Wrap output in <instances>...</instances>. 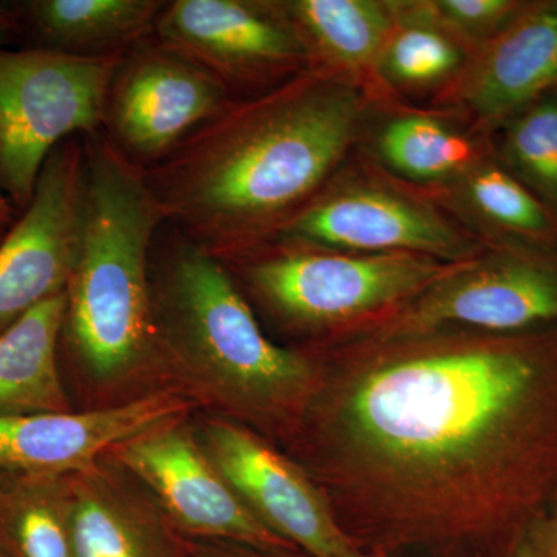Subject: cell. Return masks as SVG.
<instances>
[{
  "label": "cell",
  "instance_id": "30",
  "mask_svg": "<svg viewBox=\"0 0 557 557\" xmlns=\"http://www.w3.org/2000/svg\"><path fill=\"white\" fill-rule=\"evenodd\" d=\"M14 220L0 219V240L5 236L7 231L10 230V226L13 225Z\"/></svg>",
  "mask_w": 557,
  "mask_h": 557
},
{
  "label": "cell",
  "instance_id": "7",
  "mask_svg": "<svg viewBox=\"0 0 557 557\" xmlns=\"http://www.w3.org/2000/svg\"><path fill=\"white\" fill-rule=\"evenodd\" d=\"M84 135L47 157L28 207L0 240V333L67 289L86 230Z\"/></svg>",
  "mask_w": 557,
  "mask_h": 557
},
{
  "label": "cell",
  "instance_id": "5",
  "mask_svg": "<svg viewBox=\"0 0 557 557\" xmlns=\"http://www.w3.org/2000/svg\"><path fill=\"white\" fill-rule=\"evenodd\" d=\"M121 58L0 47V188L16 211L30 203L51 150L102 129Z\"/></svg>",
  "mask_w": 557,
  "mask_h": 557
},
{
  "label": "cell",
  "instance_id": "15",
  "mask_svg": "<svg viewBox=\"0 0 557 557\" xmlns=\"http://www.w3.org/2000/svg\"><path fill=\"white\" fill-rule=\"evenodd\" d=\"M282 237L311 247L416 252L453 258L460 240L440 220L375 193L347 194L300 209Z\"/></svg>",
  "mask_w": 557,
  "mask_h": 557
},
{
  "label": "cell",
  "instance_id": "3",
  "mask_svg": "<svg viewBox=\"0 0 557 557\" xmlns=\"http://www.w3.org/2000/svg\"><path fill=\"white\" fill-rule=\"evenodd\" d=\"M150 298L161 364L230 420L295 434L318 361L263 333L222 260L163 225L150 252Z\"/></svg>",
  "mask_w": 557,
  "mask_h": 557
},
{
  "label": "cell",
  "instance_id": "26",
  "mask_svg": "<svg viewBox=\"0 0 557 557\" xmlns=\"http://www.w3.org/2000/svg\"><path fill=\"white\" fill-rule=\"evenodd\" d=\"M186 557H309L299 549H271L230 541L189 539Z\"/></svg>",
  "mask_w": 557,
  "mask_h": 557
},
{
  "label": "cell",
  "instance_id": "20",
  "mask_svg": "<svg viewBox=\"0 0 557 557\" xmlns=\"http://www.w3.org/2000/svg\"><path fill=\"white\" fill-rule=\"evenodd\" d=\"M288 10L325 53L348 64L372 60L388 28L383 9L366 0H299Z\"/></svg>",
  "mask_w": 557,
  "mask_h": 557
},
{
  "label": "cell",
  "instance_id": "10",
  "mask_svg": "<svg viewBox=\"0 0 557 557\" xmlns=\"http://www.w3.org/2000/svg\"><path fill=\"white\" fill-rule=\"evenodd\" d=\"M188 539L296 549L260 523L201 449L196 431L175 418L110 453Z\"/></svg>",
  "mask_w": 557,
  "mask_h": 557
},
{
  "label": "cell",
  "instance_id": "31",
  "mask_svg": "<svg viewBox=\"0 0 557 557\" xmlns=\"http://www.w3.org/2000/svg\"><path fill=\"white\" fill-rule=\"evenodd\" d=\"M344 557H373L370 555H366V553L358 552V549L351 548L350 552L346 553Z\"/></svg>",
  "mask_w": 557,
  "mask_h": 557
},
{
  "label": "cell",
  "instance_id": "9",
  "mask_svg": "<svg viewBox=\"0 0 557 557\" xmlns=\"http://www.w3.org/2000/svg\"><path fill=\"white\" fill-rule=\"evenodd\" d=\"M231 490L271 533L309 557H344L351 545L309 472L251 428L225 417L194 428Z\"/></svg>",
  "mask_w": 557,
  "mask_h": 557
},
{
  "label": "cell",
  "instance_id": "32",
  "mask_svg": "<svg viewBox=\"0 0 557 557\" xmlns=\"http://www.w3.org/2000/svg\"><path fill=\"white\" fill-rule=\"evenodd\" d=\"M0 557H9V556L3 555L2 549H0Z\"/></svg>",
  "mask_w": 557,
  "mask_h": 557
},
{
  "label": "cell",
  "instance_id": "16",
  "mask_svg": "<svg viewBox=\"0 0 557 557\" xmlns=\"http://www.w3.org/2000/svg\"><path fill=\"white\" fill-rule=\"evenodd\" d=\"M33 49L83 58L121 57L156 35L166 0H27L16 2Z\"/></svg>",
  "mask_w": 557,
  "mask_h": 557
},
{
  "label": "cell",
  "instance_id": "13",
  "mask_svg": "<svg viewBox=\"0 0 557 557\" xmlns=\"http://www.w3.org/2000/svg\"><path fill=\"white\" fill-rule=\"evenodd\" d=\"M156 38L211 73L230 95L234 84L282 72L306 57L295 30L242 0H170Z\"/></svg>",
  "mask_w": 557,
  "mask_h": 557
},
{
  "label": "cell",
  "instance_id": "22",
  "mask_svg": "<svg viewBox=\"0 0 557 557\" xmlns=\"http://www.w3.org/2000/svg\"><path fill=\"white\" fill-rule=\"evenodd\" d=\"M509 153L548 199L557 201V101L528 110L509 131Z\"/></svg>",
  "mask_w": 557,
  "mask_h": 557
},
{
  "label": "cell",
  "instance_id": "8",
  "mask_svg": "<svg viewBox=\"0 0 557 557\" xmlns=\"http://www.w3.org/2000/svg\"><path fill=\"white\" fill-rule=\"evenodd\" d=\"M231 104L219 79L153 35L121 58L102 131L127 160L148 170Z\"/></svg>",
  "mask_w": 557,
  "mask_h": 557
},
{
  "label": "cell",
  "instance_id": "23",
  "mask_svg": "<svg viewBox=\"0 0 557 557\" xmlns=\"http://www.w3.org/2000/svg\"><path fill=\"white\" fill-rule=\"evenodd\" d=\"M471 194L483 214L509 230L527 234H544L552 230L547 211L505 172H480L472 180Z\"/></svg>",
  "mask_w": 557,
  "mask_h": 557
},
{
  "label": "cell",
  "instance_id": "21",
  "mask_svg": "<svg viewBox=\"0 0 557 557\" xmlns=\"http://www.w3.org/2000/svg\"><path fill=\"white\" fill-rule=\"evenodd\" d=\"M380 148L395 170L416 178L445 177L472 160L468 139L426 116H405L388 124Z\"/></svg>",
  "mask_w": 557,
  "mask_h": 557
},
{
  "label": "cell",
  "instance_id": "27",
  "mask_svg": "<svg viewBox=\"0 0 557 557\" xmlns=\"http://www.w3.org/2000/svg\"><path fill=\"white\" fill-rule=\"evenodd\" d=\"M442 5L450 17L465 24L496 21L515 9V3L505 0H446Z\"/></svg>",
  "mask_w": 557,
  "mask_h": 557
},
{
  "label": "cell",
  "instance_id": "12",
  "mask_svg": "<svg viewBox=\"0 0 557 557\" xmlns=\"http://www.w3.org/2000/svg\"><path fill=\"white\" fill-rule=\"evenodd\" d=\"M424 293L392 319L380 338H405L446 325L516 333L557 324V263L536 256L474 263Z\"/></svg>",
  "mask_w": 557,
  "mask_h": 557
},
{
  "label": "cell",
  "instance_id": "24",
  "mask_svg": "<svg viewBox=\"0 0 557 557\" xmlns=\"http://www.w3.org/2000/svg\"><path fill=\"white\" fill-rule=\"evenodd\" d=\"M456 49L434 32H403L388 50V65L398 78L431 81L449 72L457 64Z\"/></svg>",
  "mask_w": 557,
  "mask_h": 557
},
{
  "label": "cell",
  "instance_id": "18",
  "mask_svg": "<svg viewBox=\"0 0 557 557\" xmlns=\"http://www.w3.org/2000/svg\"><path fill=\"white\" fill-rule=\"evenodd\" d=\"M557 79V9L523 17L491 51L474 86V104L490 116L525 104Z\"/></svg>",
  "mask_w": 557,
  "mask_h": 557
},
{
  "label": "cell",
  "instance_id": "28",
  "mask_svg": "<svg viewBox=\"0 0 557 557\" xmlns=\"http://www.w3.org/2000/svg\"><path fill=\"white\" fill-rule=\"evenodd\" d=\"M24 38V28L14 3L0 2V47L10 46Z\"/></svg>",
  "mask_w": 557,
  "mask_h": 557
},
{
  "label": "cell",
  "instance_id": "1",
  "mask_svg": "<svg viewBox=\"0 0 557 557\" xmlns=\"http://www.w3.org/2000/svg\"><path fill=\"white\" fill-rule=\"evenodd\" d=\"M293 437L351 547L511 557L557 507V324L318 361Z\"/></svg>",
  "mask_w": 557,
  "mask_h": 557
},
{
  "label": "cell",
  "instance_id": "11",
  "mask_svg": "<svg viewBox=\"0 0 557 557\" xmlns=\"http://www.w3.org/2000/svg\"><path fill=\"white\" fill-rule=\"evenodd\" d=\"M188 403L153 392L112 408L0 417V487L75 478L116 446L185 417Z\"/></svg>",
  "mask_w": 557,
  "mask_h": 557
},
{
  "label": "cell",
  "instance_id": "6",
  "mask_svg": "<svg viewBox=\"0 0 557 557\" xmlns=\"http://www.w3.org/2000/svg\"><path fill=\"white\" fill-rule=\"evenodd\" d=\"M220 260L247 282L271 313L302 329L346 324L428 292L469 267L446 265L416 252L324 255L298 248L295 242L256 259Z\"/></svg>",
  "mask_w": 557,
  "mask_h": 557
},
{
  "label": "cell",
  "instance_id": "19",
  "mask_svg": "<svg viewBox=\"0 0 557 557\" xmlns=\"http://www.w3.org/2000/svg\"><path fill=\"white\" fill-rule=\"evenodd\" d=\"M72 478L0 487V549L9 557H73Z\"/></svg>",
  "mask_w": 557,
  "mask_h": 557
},
{
  "label": "cell",
  "instance_id": "25",
  "mask_svg": "<svg viewBox=\"0 0 557 557\" xmlns=\"http://www.w3.org/2000/svg\"><path fill=\"white\" fill-rule=\"evenodd\" d=\"M511 557H557V507L527 528Z\"/></svg>",
  "mask_w": 557,
  "mask_h": 557
},
{
  "label": "cell",
  "instance_id": "14",
  "mask_svg": "<svg viewBox=\"0 0 557 557\" xmlns=\"http://www.w3.org/2000/svg\"><path fill=\"white\" fill-rule=\"evenodd\" d=\"M73 557H186L180 534L141 483L110 454L72 478Z\"/></svg>",
  "mask_w": 557,
  "mask_h": 557
},
{
  "label": "cell",
  "instance_id": "17",
  "mask_svg": "<svg viewBox=\"0 0 557 557\" xmlns=\"http://www.w3.org/2000/svg\"><path fill=\"white\" fill-rule=\"evenodd\" d=\"M65 293L44 300L0 333V417L70 412L60 343Z\"/></svg>",
  "mask_w": 557,
  "mask_h": 557
},
{
  "label": "cell",
  "instance_id": "4",
  "mask_svg": "<svg viewBox=\"0 0 557 557\" xmlns=\"http://www.w3.org/2000/svg\"><path fill=\"white\" fill-rule=\"evenodd\" d=\"M86 230L65 289L60 347L90 379L109 383L159 362L150 252L164 220L145 172L100 129L84 135Z\"/></svg>",
  "mask_w": 557,
  "mask_h": 557
},
{
  "label": "cell",
  "instance_id": "29",
  "mask_svg": "<svg viewBox=\"0 0 557 557\" xmlns=\"http://www.w3.org/2000/svg\"><path fill=\"white\" fill-rule=\"evenodd\" d=\"M0 219L16 220V209L7 199L2 188H0Z\"/></svg>",
  "mask_w": 557,
  "mask_h": 557
},
{
  "label": "cell",
  "instance_id": "2",
  "mask_svg": "<svg viewBox=\"0 0 557 557\" xmlns=\"http://www.w3.org/2000/svg\"><path fill=\"white\" fill-rule=\"evenodd\" d=\"M358 120L346 91L298 86L231 104L145 172L164 225L218 259L298 207L343 156Z\"/></svg>",
  "mask_w": 557,
  "mask_h": 557
}]
</instances>
